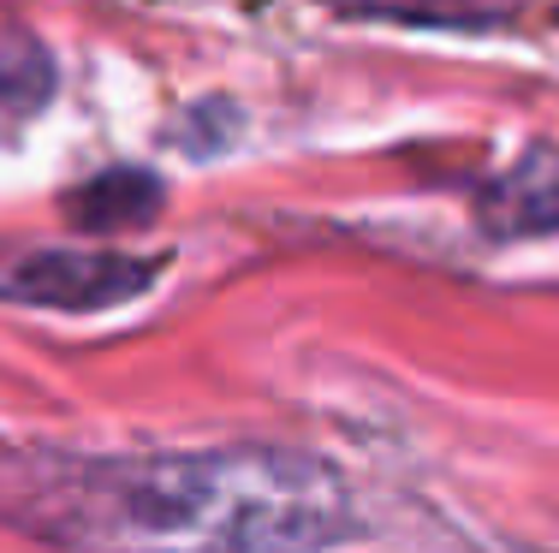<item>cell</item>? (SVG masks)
Wrapping results in <instances>:
<instances>
[{
  "label": "cell",
  "instance_id": "1",
  "mask_svg": "<svg viewBox=\"0 0 559 553\" xmlns=\"http://www.w3.org/2000/svg\"><path fill=\"white\" fill-rule=\"evenodd\" d=\"M0 524L48 553H328L364 512L310 446H24L0 453Z\"/></svg>",
  "mask_w": 559,
  "mask_h": 553
},
{
  "label": "cell",
  "instance_id": "2",
  "mask_svg": "<svg viewBox=\"0 0 559 553\" xmlns=\"http://www.w3.org/2000/svg\"><path fill=\"white\" fill-rule=\"evenodd\" d=\"M167 274V256L138 250H0V304L60 315L119 310Z\"/></svg>",
  "mask_w": 559,
  "mask_h": 553
},
{
  "label": "cell",
  "instance_id": "3",
  "mask_svg": "<svg viewBox=\"0 0 559 553\" xmlns=\"http://www.w3.org/2000/svg\"><path fill=\"white\" fill-rule=\"evenodd\" d=\"M476 220L495 239H548L559 232V149H530L476 191Z\"/></svg>",
  "mask_w": 559,
  "mask_h": 553
},
{
  "label": "cell",
  "instance_id": "4",
  "mask_svg": "<svg viewBox=\"0 0 559 553\" xmlns=\"http://www.w3.org/2000/svg\"><path fill=\"white\" fill-rule=\"evenodd\" d=\"M60 65L19 24H0V137H12L19 125H31L36 113L55 101Z\"/></svg>",
  "mask_w": 559,
  "mask_h": 553
},
{
  "label": "cell",
  "instance_id": "5",
  "mask_svg": "<svg viewBox=\"0 0 559 553\" xmlns=\"http://www.w3.org/2000/svg\"><path fill=\"white\" fill-rule=\"evenodd\" d=\"M155 208H162V179L150 167H108L66 196V215L90 232H126L138 220H155Z\"/></svg>",
  "mask_w": 559,
  "mask_h": 553
},
{
  "label": "cell",
  "instance_id": "6",
  "mask_svg": "<svg viewBox=\"0 0 559 553\" xmlns=\"http://www.w3.org/2000/svg\"><path fill=\"white\" fill-rule=\"evenodd\" d=\"M340 19L405 24V31H500L512 0H322Z\"/></svg>",
  "mask_w": 559,
  "mask_h": 553
}]
</instances>
